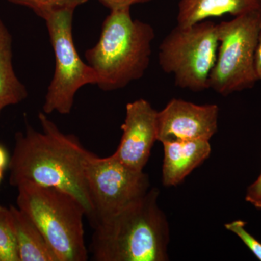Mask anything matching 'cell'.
<instances>
[{
    "instance_id": "5b68a950",
    "label": "cell",
    "mask_w": 261,
    "mask_h": 261,
    "mask_svg": "<svg viewBox=\"0 0 261 261\" xmlns=\"http://www.w3.org/2000/svg\"><path fill=\"white\" fill-rule=\"evenodd\" d=\"M219 44L217 24L213 21L177 25L160 45V66L174 77L179 88L195 92L206 90Z\"/></svg>"
},
{
    "instance_id": "8fae6325",
    "label": "cell",
    "mask_w": 261,
    "mask_h": 261,
    "mask_svg": "<svg viewBox=\"0 0 261 261\" xmlns=\"http://www.w3.org/2000/svg\"><path fill=\"white\" fill-rule=\"evenodd\" d=\"M164 159L162 181L166 187L181 184L190 173L210 156V140H187L162 142Z\"/></svg>"
},
{
    "instance_id": "3957f363",
    "label": "cell",
    "mask_w": 261,
    "mask_h": 261,
    "mask_svg": "<svg viewBox=\"0 0 261 261\" xmlns=\"http://www.w3.org/2000/svg\"><path fill=\"white\" fill-rule=\"evenodd\" d=\"M154 37L152 25L132 18L130 8L111 10L97 44L85 53L99 89L118 90L140 80L150 63Z\"/></svg>"
},
{
    "instance_id": "ac0fdd59",
    "label": "cell",
    "mask_w": 261,
    "mask_h": 261,
    "mask_svg": "<svg viewBox=\"0 0 261 261\" xmlns=\"http://www.w3.org/2000/svg\"><path fill=\"white\" fill-rule=\"evenodd\" d=\"M245 200L261 210V171L257 179L247 188Z\"/></svg>"
},
{
    "instance_id": "8992f818",
    "label": "cell",
    "mask_w": 261,
    "mask_h": 261,
    "mask_svg": "<svg viewBox=\"0 0 261 261\" xmlns=\"http://www.w3.org/2000/svg\"><path fill=\"white\" fill-rule=\"evenodd\" d=\"M261 29V9L217 24L219 49L209 89L221 96L252 89L257 80L254 58Z\"/></svg>"
},
{
    "instance_id": "9c48e42d",
    "label": "cell",
    "mask_w": 261,
    "mask_h": 261,
    "mask_svg": "<svg viewBox=\"0 0 261 261\" xmlns=\"http://www.w3.org/2000/svg\"><path fill=\"white\" fill-rule=\"evenodd\" d=\"M219 113L217 105L200 106L174 98L158 111V141L210 140L218 130Z\"/></svg>"
},
{
    "instance_id": "6da1fadb",
    "label": "cell",
    "mask_w": 261,
    "mask_h": 261,
    "mask_svg": "<svg viewBox=\"0 0 261 261\" xmlns=\"http://www.w3.org/2000/svg\"><path fill=\"white\" fill-rule=\"evenodd\" d=\"M42 130L27 124L17 132L8 167L12 186L32 183L72 194L82 202L87 217L92 214L86 171L94 155L73 135L62 132L44 112L39 113Z\"/></svg>"
},
{
    "instance_id": "7402d4cb",
    "label": "cell",
    "mask_w": 261,
    "mask_h": 261,
    "mask_svg": "<svg viewBox=\"0 0 261 261\" xmlns=\"http://www.w3.org/2000/svg\"><path fill=\"white\" fill-rule=\"evenodd\" d=\"M4 170L3 168H0V184H1L2 179H3V171H4Z\"/></svg>"
},
{
    "instance_id": "52a82bcc",
    "label": "cell",
    "mask_w": 261,
    "mask_h": 261,
    "mask_svg": "<svg viewBox=\"0 0 261 261\" xmlns=\"http://www.w3.org/2000/svg\"><path fill=\"white\" fill-rule=\"evenodd\" d=\"M74 10H59L44 19L56 58L54 75L43 105V112L47 115L70 114L78 91L98 83L97 73L82 61L75 49L72 33Z\"/></svg>"
},
{
    "instance_id": "4fadbf2b",
    "label": "cell",
    "mask_w": 261,
    "mask_h": 261,
    "mask_svg": "<svg viewBox=\"0 0 261 261\" xmlns=\"http://www.w3.org/2000/svg\"><path fill=\"white\" fill-rule=\"evenodd\" d=\"M20 261H59L40 230L18 207L10 205Z\"/></svg>"
},
{
    "instance_id": "30bf717a",
    "label": "cell",
    "mask_w": 261,
    "mask_h": 261,
    "mask_svg": "<svg viewBox=\"0 0 261 261\" xmlns=\"http://www.w3.org/2000/svg\"><path fill=\"white\" fill-rule=\"evenodd\" d=\"M158 111L144 99L128 103L121 142L113 155L127 167L143 171L158 141Z\"/></svg>"
},
{
    "instance_id": "d6986e66",
    "label": "cell",
    "mask_w": 261,
    "mask_h": 261,
    "mask_svg": "<svg viewBox=\"0 0 261 261\" xmlns=\"http://www.w3.org/2000/svg\"><path fill=\"white\" fill-rule=\"evenodd\" d=\"M99 1L110 10H113L122 9V8H130L132 5L148 3L152 0H99Z\"/></svg>"
},
{
    "instance_id": "277c9868",
    "label": "cell",
    "mask_w": 261,
    "mask_h": 261,
    "mask_svg": "<svg viewBox=\"0 0 261 261\" xmlns=\"http://www.w3.org/2000/svg\"><path fill=\"white\" fill-rule=\"evenodd\" d=\"M17 207L27 215L47 240L59 261H87L85 208L69 192L32 183L17 187Z\"/></svg>"
},
{
    "instance_id": "ffe728a7",
    "label": "cell",
    "mask_w": 261,
    "mask_h": 261,
    "mask_svg": "<svg viewBox=\"0 0 261 261\" xmlns=\"http://www.w3.org/2000/svg\"><path fill=\"white\" fill-rule=\"evenodd\" d=\"M254 65H255V73H256L257 80H261V29L259 32L256 49H255Z\"/></svg>"
},
{
    "instance_id": "9a60e30c",
    "label": "cell",
    "mask_w": 261,
    "mask_h": 261,
    "mask_svg": "<svg viewBox=\"0 0 261 261\" xmlns=\"http://www.w3.org/2000/svg\"><path fill=\"white\" fill-rule=\"evenodd\" d=\"M0 261H20L11 212L3 205H0Z\"/></svg>"
},
{
    "instance_id": "7a4b0ae2",
    "label": "cell",
    "mask_w": 261,
    "mask_h": 261,
    "mask_svg": "<svg viewBox=\"0 0 261 261\" xmlns=\"http://www.w3.org/2000/svg\"><path fill=\"white\" fill-rule=\"evenodd\" d=\"M159 190L94 226L89 252L95 261H166L170 228L159 205Z\"/></svg>"
},
{
    "instance_id": "7c38bea8",
    "label": "cell",
    "mask_w": 261,
    "mask_h": 261,
    "mask_svg": "<svg viewBox=\"0 0 261 261\" xmlns=\"http://www.w3.org/2000/svg\"><path fill=\"white\" fill-rule=\"evenodd\" d=\"M260 9L261 0H180L177 25L187 27L225 15L237 17Z\"/></svg>"
},
{
    "instance_id": "ba28073f",
    "label": "cell",
    "mask_w": 261,
    "mask_h": 261,
    "mask_svg": "<svg viewBox=\"0 0 261 261\" xmlns=\"http://www.w3.org/2000/svg\"><path fill=\"white\" fill-rule=\"evenodd\" d=\"M86 180L92 228L143 197L150 187L147 173L127 167L113 154L99 158L94 154L87 163Z\"/></svg>"
},
{
    "instance_id": "e0dca14e",
    "label": "cell",
    "mask_w": 261,
    "mask_h": 261,
    "mask_svg": "<svg viewBox=\"0 0 261 261\" xmlns=\"http://www.w3.org/2000/svg\"><path fill=\"white\" fill-rule=\"evenodd\" d=\"M247 223L242 220H236L225 224L228 231L236 234L243 241L257 259L261 261V243L248 232L246 229Z\"/></svg>"
},
{
    "instance_id": "5bb4252c",
    "label": "cell",
    "mask_w": 261,
    "mask_h": 261,
    "mask_svg": "<svg viewBox=\"0 0 261 261\" xmlns=\"http://www.w3.org/2000/svg\"><path fill=\"white\" fill-rule=\"evenodd\" d=\"M28 95L13 68V38L0 18V115L5 108L23 102Z\"/></svg>"
},
{
    "instance_id": "2e32d148",
    "label": "cell",
    "mask_w": 261,
    "mask_h": 261,
    "mask_svg": "<svg viewBox=\"0 0 261 261\" xmlns=\"http://www.w3.org/2000/svg\"><path fill=\"white\" fill-rule=\"evenodd\" d=\"M14 4L27 7L44 19L48 15L59 10L73 9L87 3L88 0H8Z\"/></svg>"
},
{
    "instance_id": "44dd1931",
    "label": "cell",
    "mask_w": 261,
    "mask_h": 261,
    "mask_svg": "<svg viewBox=\"0 0 261 261\" xmlns=\"http://www.w3.org/2000/svg\"><path fill=\"white\" fill-rule=\"evenodd\" d=\"M9 160L10 158L6 149L3 146L0 145V168L5 169L8 166Z\"/></svg>"
}]
</instances>
